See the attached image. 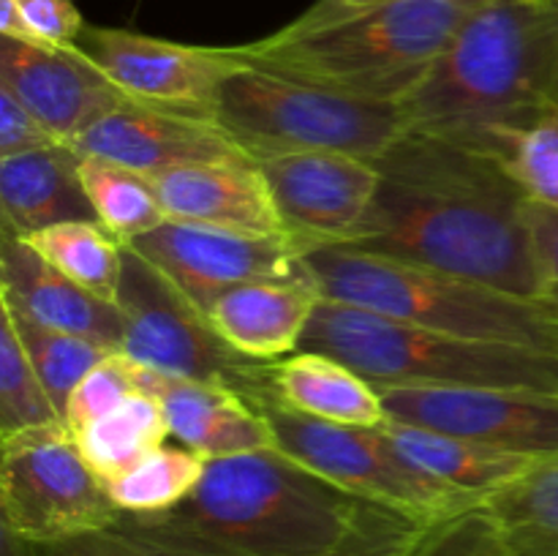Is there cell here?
I'll use <instances>...</instances> for the list:
<instances>
[{"label":"cell","instance_id":"6da1fadb","mask_svg":"<svg viewBox=\"0 0 558 556\" xmlns=\"http://www.w3.org/2000/svg\"><path fill=\"white\" fill-rule=\"evenodd\" d=\"M376 167L379 189L349 249L539 300L532 200L501 158L407 131Z\"/></svg>","mask_w":558,"mask_h":556},{"label":"cell","instance_id":"7a4b0ae2","mask_svg":"<svg viewBox=\"0 0 558 556\" xmlns=\"http://www.w3.org/2000/svg\"><path fill=\"white\" fill-rule=\"evenodd\" d=\"M387 516L281 450H259L207 461L189 499L112 529L158 556H343Z\"/></svg>","mask_w":558,"mask_h":556},{"label":"cell","instance_id":"3957f363","mask_svg":"<svg viewBox=\"0 0 558 556\" xmlns=\"http://www.w3.org/2000/svg\"><path fill=\"white\" fill-rule=\"evenodd\" d=\"M558 0H483L401 101L409 131L507 164L512 142L554 109Z\"/></svg>","mask_w":558,"mask_h":556},{"label":"cell","instance_id":"277c9868","mask_svg":"<svg viewBox=\"0 0 558 556\" xmlns=\"http://www.w3.org/2000/svg\"><path fill=\"white\" fill-rule=\"evenodd\" d=\"M483 0H385L327 20H294L238 44L243 63L276 76L363 98L401 104L423 82Z\"/></svg>","mask_w":558,"mask_h":556},{"label":"cell","instance_id":"5b68a950","mask_svg":"<svg viewBox=\"0 0 558 556\" xmlns=\"http://www.w3.org/2000/svg\"><path fill=\"white\" fill-rule=\"evenodd\" d=\"M303 259L322 298L336 303L450 336L558 352V316L543 300L349 245Z\"/></svg>","mask_w":558,"mask_h":556},{"label":"cell","instance_id":"8992f818","mask_svg":"<svg viewBox=\"0 0 558 556\" xmlns=\"http://www.w3.org/2000/svg\"><path fill=\"white\" fill-rule=\"evenodd\" d=\"M300 349L352 365L376 387H534L558 392V352L477 341L322 298Z\"/></svg>","mask_w":558,"mask_h":556},{"label":"cell","instance_id":"52a82bcc","mask_svg":"<svg viewBox=\"0 0 558 556\" xmlns=\"http://www.w3.org/2000/svg\"><path fill=\"white\" fill-rule=\"evenodd\" d=\"M216 120L254 164L294 153L376 161L409 131L401 104L341 96L248 63L223 82Z\"/></svg>","mask_w":558,"mask_h":556},{"label":"cell","instance_id":"ba28073f","mask_svg":"<svg viewBox=\"0 0 558 556\" xmlns=\"http://www.w3.org/2000/svg\"><path fill=\"white\" fill-rule=\"evenodd\" d=\"M114 303L123 314L120 352L131 360L178 379L229 387L256 403L276 401V360H254L229 347L210 316L131 245L123 249V278Z\"/></svg>","mask_w":558,"mask_h":556},{"label":"cell","instance_id":"9c48e42d","mask_svg":"<svg viewBox=\"0 0 558 556\" xmlns=\"http://www.w3.org/2000/svg\"><path fill=\"white\" fill-rule=\"evenodd\" d=\"M259 407L270 420L278 450L347 494L401 512L420 523L480 505L474 496L461 494L430 474L420 472L387 439L381 425L360 428V425L325 423L278 401H265Z\"/></svg>","mask_w":558,"mask_h":556},{"label":"cell","instance_id":"30bf717a","mask_svg":"<svg viewBox=\"0 0 558 556\" xmlns=\"http://www.w3.org/2000/svg\"><path fill=\"white\" fill-rule=\"evenodd\" d=\"M0 523L36 545L112 529L123 512L63 423L0 439Z\"/></svg>","mask_w":558,"mask_h":556},{"label":"cell","instance_id":"8fae6325","mask_svg":"<svg viewBox=\"0 0 558 556\" xmlns=\"http://www.w3.org/2000/svg\"><path fill=\"white\" fill-rule=\"evenodd\" d=\"M80 47L129 101L216 118L223 82L243 69L234 47H199L125 27L87 25Z\"/></svg>","mask_w":558,"mask_h":556},{"label":"cell","instance_id":"7c38bea8","mask_svg":"<svg viewBox=\"0 0 558 556\" xmlns=\"http://www.w3.org/2000/svg\"><path fill=\"white\" fill-rule=\"evenodd\" d=\"M387 418L496 450L558 458V392L534 387H381Z\"/></svg>","mask_w":558,"mask_h":556},{"label":"cell","instance_id":"4fadbf2b","mask_svg":"<svg viewBox=\"0 0 558 556\" xmlns=\"http://www.w3.org/2000/svg\"><path fill=\"white\" fill-rule=\"evenodd\" d=\"M191 303L210 311L221 294L254 281H314L303 254L283 234H240L163 221L131 243Z\"/></svg>","mask_w":558,"mask_h":556},{"label":"cell","instance_id":"5bb4252c","mask_svg":"<svg viewBox=\"0 0 558 556\" xmlns=\"http://www.w3.org/2000/svg\"><path fill=\"white\" fill-rule=\"evenodd\" d=\"M256 167L265 174L283 234L303 256L352 243L379 189L376 161L349 153H294Z\"/></svg>","mask_w":558,"mask_h":556},{"label":"cell","instance_id":"9a60e30c","mask_svg":"<svg viewBox=\"0 0 558 556\" xmlns=\"http://www.w3.org/2000/svg\"><path fill=\"white\" fill-rule=\"evenodd\" d=\"M0 87L25 104L63 145H74L114 109L131 104L82 52L0 36Z\"/></svg>","mask_w":558,"mask_h":556},{"label":"cell","instance_id":"2e32d148","mask_svg":"<svg viewBox=\"0 0 558 556\" xmlns=\"http://www.w3.org/2000/svg\"><path fill=\"white\" fill-rule=\"evenodd\" d=\"M80 156H101L158 180L199 164L251 161L216 118L125 104L74 142Z\"/></svg>","mask_w":558,"mask_h":556},{"label":"cell","instance_id":"e0dca14e","mask_svg":"<svg viewBox=\"0 0 558 556\" xmlns=\"http://www.w3.org/2000/svg\"><path fill=\"white\" fill-rule=\"evenodd\" d=\"M142 390L161 401L169 434L207 461L278 450L270 420L256 401L210 382L178 379L142 365Z\"/></svg>","mask_w":558,"mask_h":556},{"label":"cell","instance_id":"ac0fdd59","mask_svg":"<svg viewBox=\"0 0 558 556\" xmlns=\"http://www.w3.org/2000/svg\"><path fill=\"white\" fill-rule=\"evenodd\" d=\"M0 300L54 330L90 338L112 352L123 347L118 303L87 292L9 232H0Z\"/></svg>","mask_w":558,"mask_h":556},{"label":"cell","instance_id":"d6986e66","mask_svg":"<svg viewBox=\"0 0 558 556\" xmlns=\"http://www.w3.org/2000/svg\"><path fill=\"white\" fill-rule=\"evenodd\" d=\"M156 185L169 221L240 234H283L265 174L254 161L174 169Z\"/></svg>","mask_w":558,"mask_h":556},{"label":"cell","instance_id":"ffe728a7","mask_svg":"<svg viewBox=\"0 0 558 556\" xmlns=\"http://www.w3.org/2000/svg\"><path fill=\"white\" fill-rule=\"evenodd\" d=\"M80 161V153L63 142L0 158V232L25 240L58 223L98 221Z\"/></svg>","mask_w":558,"mask_h":556},{"label":"cell","instance_id":"44dd1931","mask_svg":"<svg viewBox=\"0 0 558 556\" xmlns=\"http://www.w3.org/2000/svg\"><path fill=\"white\" fill-rule=\"evenodd\" d=\"M319 300L314 281H254L221 294L207 316L229 347L272 363L300 352Z\"/></svg>","mask_w":558,"mask_h":556},{"label":"cell","instance_id":"7402d4cb","mask_svg":"<svg viewBox=\"0 0 558 556\" xmlns=\"http://www.w3.org/2000/svg\"><path fill=\"white\" fill-rule=\"evenodd\" d=\"M272 382L278 403L325 423L379 428L390 420L379 387L332 354L300 349L272 363Z\"/></svg>","mask_w":558,"mask_h":556},{"label":"cell","instance_id":"603a6c76","mask_svg":"<svg viewBox=\"0 0 558 556\" xmlns=\"http://www.w3.org/2000/svg\"><path fill=\"white\" fill-rule=\"evenodd\" d=\"M381 431L420 472L480 501L507 488L518 478L532 472L537 463H543L537 458L496 450V447L480 445L474 439L430 431L423 425L398 423V420H387Z\"/></svg>","mask_w":558,"mask_h":556},{"label":"cell","instance_id":"cb8c5ba5","mask_svg":"<svg viewBox=\"0 0 558 556\" xmlns=\"http://www.w3.org/2000/svg\"><path fill=\"white\" fill-rule=\"evenodd\" d=\"M71 436L87 467L107 485L109 480L134 469L153 450L167 445L172 434L161 401L150 392H136Z\"/></svg>","mask_w":558,"mask_h":556},{"label":"cell","instance_id":"d4e9b609","mask_svg":"<svg viewBox=\"0 0 558 556\" xmlns=\"http://www.w3.org/2000/svg\"><path fill=\"white\" fill-rule=\"evenodd\" d=\"M80 174L96 218L123 245L169 221L156 180L147 174L101 156H82Z\"/></svg>","mask_w":558,"mask_h":556},{"label":"cell","instance_id":"484cf974","mask_svg":"<svg viewBox=\"0 0 558 556\" xmlns=\"http://www.w3.org/2000/svg\"><path fill=\"white\" fill-rule=\"evenodd\" d=\"M25 243L87 292L109 303L118 300L125 245L101 221L58 223L31 234Z\"/></svg>","mask_w":558,"mask_h":556},{"label":"cell","instance_id":"4316f807","mask_svg":"<svg viewBox=\"0 0 558 556\" xmlns=\"http://www.w3.org/2000/svg\"><path fill=\"white\" fill-rule=\"evenodd\" d=\"M515 556H558V458L537 463L485 499Z\"/></svg>","mask_w":558,"mask_h":556},{"label":"cell","instance_id":"83f0119b","mask_svg":"<svg viewBox=\"0 0 558 556\" xmlns=\"http://www.w3.org/2000/svg\"><path fill=\"white\" fill-rule=\"evenodd\" d=\"M207 458L183 445H161L134 469L109 480L107 491L123 516H156L189 499L202 483Z\"/></svg>","mask_w":558,"mask_h":556},{"label":"cell","instance_id":"f1b7e54d","mask_svg":"<svg viewBox=\"0 0 558 556\" xmlns=\"http://www.w3.org/2000/svg\"><path fill=\"white\" fill-rule=\"evenodd\" d=\"M0 311L14 322V330L41 379L44 390L52 398L54 409L63 418L65 407L71 401V392L76 390L82 379L101 363L104 358L112 354V349L90 341V338L74 336V333L54 330V327L41 325L31 316L20 314L11 305L0 300Z\"/></svg>","mask_w":558,"mask_h":556},{"label":"cell","instance_id":"f546056e","mask_svg":"<svg viewBox=\"0 0 558 556\" xmlns=\"http://www.w3.org/2000/svg\"><path fill=\"white\" fill-rule=\"evenodd\" d=\"M58 423L63 418L44 390L14 322L0 311V439Z\"/></svg>","mask_w":558,"mask_h":556},{"label":"cell","instance_id":"4dcf8cb0","mask_svg":"<svg viewBox=\"0 0 558 556\" xmlns=\"http://www.w3.org/2000/svg\"><path fill=\"white\" fill-rule=\"evenodd\" d=\"M403 556H515L499 518L485 501L420 527Z\"/></svg>","mask_w":558,"mask_h":556},{"label":"cell","instance_id":"1f68e13d","mask_svg":"<svg viewBox=\"0 0 558 556\" xmlns=\"http://www.w3.org/2000/svg\"><path fill=\"white\" fill-rule=\"evenodd\" d=\"M136 392H145L142 390V363L123 352H112L71 392V401L63 414L65 428L76 434Z\"/></svg>","mask_w":558,"mask_h":556},{"label":"cell","instance_id":"d6a6232c","mask_svg":"<svg viewBox=\"0 0 558 556\" xmlns=\"http://www.w3.org/2000/svg\"><path fill=\"white\" fill-rule=\"evenodd\" d=\"M507 169L529 200L558 207V107L545 112L512 142Z\"/></svg>","mask_w":558,"mask_h":556},{"label":"cell","instance_id":"836d02e7","mask_svg":"<svg viewBox=\"0 0 558 556\" xmlns=\"http://www.w3.org/2000/svg\"><path fill=\"white\" fill-rule=\"evenodd\" d=\"M16 3L36 44L60 49L80 47L87 25L76 0H16Z\"/></svg>","mask_w":558,"mask_h":556},{"label":"cell","instance_id":"e575fe53","mask_svg":"<svg viewBox=\"0 0 558 556\" xmlns=\"http://www.w3.org/2000/svg\"><path fill=\"white\" fill-rule=\"evenodd\" d=\"M49 145H58V140L38 123L25 104L0 87V158L41 150Z\"/></svg>","mask_w":558,"mask_h":556},{"label":"cell","instance_id":"d590c367","mask_svg":"<svg viewBox=\"0 0 558 556\" xmlns=\"http://www.w3.org/2000/svg\"><path fill=\"white\" fill-rule=\"evenodd\" d=\"M529 218L539 262V300L558 316V207L532 202Z\"/></svg>","mask_w":558,"mask_h":556},{"label":"cell","instance_id":"8d00e7d4","mask_svg":"<svg viewBox=\"0 0 558 556\" xmlns=\"http://www.w3.org/2000/svg\"><path fill=\"white\" fill-rule=\"evenodd\" d=\"M38 556H158L147 545L136 543L129 534L118 529H101V532H87L80 537L63 540V543L36 545Z\"/></svg>","mask_w":558,"mask_h":556},{"label":"cell","instance_id":"74e56055","mask_svg":"<svg viewBox=\"0 0 558 556\" xmlns=\"http://www.w3.org/2000/svg\"><path fill=\"white\" fill-rule=\"evenodd\" d=\"M420 527H423L420 521H412V518L401 516V512H392L385 521L376 523V527L343 556H403L407 554L409 543L414 540V534L420 532Z\"/></svg>","mask_w":558,"mask_h":556},{"label":"cell","instance_id":"f35d334b","mask_svg":"<svg viewBox=\"0 0 558 556\" xmlns=\"http://www.w3.org/2000/svg\"><path fill=\"white\" fill-rule=\"evenodd\" d=\"M0 36L14 38V41L36 44L33 33L27 31L25 16H22L20 3H16V0H0Z\"/></svg>","mask_w":558,"mask_h":556},{"label":"cell","instance_id":"ab89813d","mask_svg":"<svg viewBox=\"0 0 558 556\" xmlns=\"http://www.w3.org/2000/svg\"><path fill=\"white\" fill-rule=\"evenodd\" d=\"M374 3H385V0H316V3L311 5V9H305L298 20H305V22L327 20V16L347 14V11L368 9V5Z\"/></svg>","mask_w":558,"mask_h":556},{"label":"cell","instance_id":"60d3db41","mask_svg":"<svg viewBox=\"0 0 558 556\" xmlns=\"http://www.w3.org/2000/svg\"><path fill=\"white\" fill-rule=\"evenodd\" d=\"M0 556H38L36 543L25 540L22 534H16L14 529H9L5 523H0Z\"/></svg>","mask_w":558,"mask_h":556},{"label":"cell","instance_id":"b9f144b4","mask_svg":"<svg viewBox=\"0 0 558 556\" xmlns=\"http://www.w3.org/2000/svg\"><path fill=\"white\" fill-rule=\"evenodd\" d=\"M550 98H554V107H558V58H556V71H554V90H550Z\"/></svg>","mask_w":558,"mask_h":556}]
</instances>
